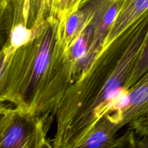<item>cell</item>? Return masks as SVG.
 Instances as JSON below:
<instances>
[{
    "mask_svg": "<svg viewBox=\"0 0 148 148\" xmlns=\"http://www.w3.org/2000/svg\"><path fill=\"white\" fill-rule=\"evenodd\" d=\"M5 1H7V0H0V2H4Z\"/></svg>",
    "mask_w": 148,
    "mask_h": 148,
    "instance_id": "cell-15",
    "label": "cell"
},
{
    "mask_svg": "<svg viewBox=\"0 0 148 148\" xmlns=\"http://www.w3.org/2000/svg\"><path fill=\"white\" fill-rule=\"evenodd\" d=\"M148 111V72L127 90L116 105L113 116L124 127Z\"/></svg>",
    "mask_w": 148,
    "mask_h": 148,
    "instance_id": "cell-5",
    "label": "cell"
},
{
    "mask_svg": "<svg viewBox=\"0 0 148 148\" xmlns=\"http://www.w3.org/2000/svg\"><path fill=\"white\" fill-rule=\"evenodd\" d=\"M128 126L137 137H148V111L144 115L130 122Z\"/></svg>",
    "mask_w": 148,
    "mask_h": 148,
    "instance_id": "cell-12",
    "label": "cell"
},
{
    "mask_svg": "<svg viewBox=\"0 0 148 148\" xmlns=\"http://www.w3.org/2000/svg\"><path fill=\"white\" fill-rule=\"evenodd\" d=\"M41 148H54V147H53V145H51L49 142L46 141V143H44V145L42 146Z\"/></svg>",
    "mask_w": 148,
    "mask_h": 148,
    "instance_id": "cell-14",
    "label": "cell"
},
{
    "mask_svg": "<svg viewBox=\"0 0 148 148\" xmlns=\"http://www.w3.org/2000/svg\"><path fill=\"white\" fill-rule=\"evenodd\" d=\"M121 128L122 126L112 114H106L76 148L106 147L115 140L116 134Z\"/></svg>",
    "mask_w": 148,
    "mask_h": 148,
    "instance_id": "cell-7",
    "label": "cell"
},
{
    "mask_svg": "<svg viewBox=\"0 0 148 148\" xmlns=\"http://www.w3.org/2000/svg\"><path fill=\"white\" fill-rule=\"evenodd\" d=\"M136 148H148V137L136 136Z\"/></svg>",
    "mask_w": 148,
    "mask_h": 148,
    "instance_id": "cell-13",
    "label": "cell"
},
{
    "mask_svg": "<svg viewBox=\"0 0 148 148\" xmlns=\"http://www.w3.org/2000/svg\"><path fill=\"white\" fill-rule=\"evenodd\" d=\"M64 25L49 18L0 68V100L17 108L55 117L74 82Z\"/></svg>",
    "mask_w": 148,
    "mask_h": 148,
    "instance_id": "cell-2",
    "label": "cell"
},
{
    "mask_svg": "<svg viewBox=\"0 0 148 148\" xmlns=\"http://www.w3.org/2000/svg\"><path fill=\"white\" fill-rule=\"evenodd\" d=\"M59 2L60 0H7L0 2V7L10 10L12 27L23 25L29 30H36L48 19L56 17Z\"/></svg>",
    "mask_w": 148,
    "mask_h": 148,
    "instance_id": "cell-4",
    "label": "cell"
},
{
    "mask_svg": "<svg viewBox=\"0 0 148 148\" xmlns=\"http://www.w3.org/2000/svg\"><path fill=\"white\" fill-rule=\"evenodd\" d=\"M105 148H136V135L134 132L129 129L125 133L115 139Z\"/></svg>",
    "mask_w": 148,
    "mask_h": 148,
    "instance_id": "cell-11",
    "label": "cell"
},
{
    "mask_svg": "<svg viewBox=\"0 0 148 148\" xmlns=\"http://www.w3.org/2000/svg\"><path fill=\"white\" fill-rule=\"evenodd\" d=\"M147 12L148 0H124L104 40L102 49L109 46L132 25Z\"/></svg>",
    "mask_w": 148,
    "mask_h": 148,
    "instance_id": "cell-6",
    "label": "cell"
},
{
    "mask_svg": "<svg viewBox=\"0 0 148 148\" xmlns=\"http://www.w3.org/2000/svg\"><path fill=\"white\" fill-rule=\"evenodd\" d=\"M147 72H148V35L145 42L144 47L142 51L141 54L139 57L132 75L127 84V89H130Z\"/></svg>",
    "mask_w": 148,
    "mask_h": 148,
    "instance_id": "cell-9",
    "label": "cell"
},
{
    "mask_svg": "<svg viewBox=\"0 0 148 148\" xmlns=\"http://www.w3.org/2000/svg\"><path fill=\"white\" fill-rule=\"evenodd\" d=\"M90 0H60L58 7L56 18L64 25L68 17L83 7Z\"/></svg>",
    "mask_w": 148,
    "mask_h": 148,
    "instance_id": "cell-10",
    "label": "cell"
},
{
    "mask_svg": "<svg viewBox=\"0 0 148 148\" xmlns=\"http://www.w3.org/2000/svg\"><path fill=\"white\" fill-rule=\"evenodd\" d=\"M148 35V12L102 49L69 87L56 111L54 148H76L127 90Z\"/></svg>",
    "mask_w": 148,
    "mask_h": 148,
    "instance_id": "cell-1",
    "label": "cell"
},
{
    "mask_svg": "<svg viewBox=\"0 0 148 148\" xmlns=\"http://www.w3.org/2000/svg\"><path fill=\"white\" fill-rule=\"evenodd\" d=\"M95 11V1L94 0H90L79 10L71 14L66 20L64 23V40L68 50H69L72 43L92 21Z\"/></svg>",
    "mask_w": 148,
    "mask_h": 148,
    "instance_id": "cell-8",
    "label": "cell"
},
{
    "mask_svg": "<svg viewBox=\"0 0 148 148\" xmlns=\"http://www.w3.org/2000/svg\"><path fill=\"white\" fill-rule=\"evenodd\" d=\"M0 116V148H41L55 118L26 112L4 103Z\"/></svg>",
    "mask_w": 148,
    "mask_h": 148,
    "instance_id": "cell-3",
    "label": "cell"
}]
</instances>
